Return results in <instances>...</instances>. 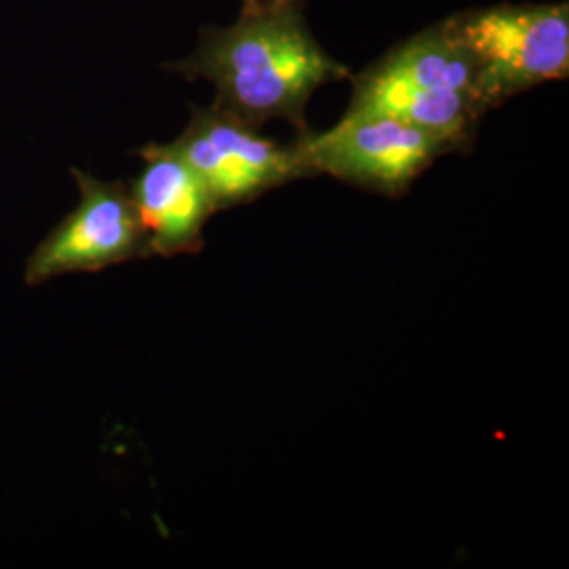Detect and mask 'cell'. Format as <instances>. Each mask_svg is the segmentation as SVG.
I'll return each instance as SVG.
<instances>
[{
	"mask_svg": "<svg viewBox=\"0 0 569 569\" xmlns=\"http://www.w3.org/2000/svg\"><path fill=\"white\" fill-rule=\"evenodd\" d=\"M441 26L475 61L489 110L538 84L568 79V2L467 9Z\"/></svg>",
	"mask_w": 569,
	"mask_h": 569,
	"instance_id": "3957f363",
	"label": "cell"
},
{
	"mask_svg": "<svg viewBox=\"0 0 569 569\" xmlns=\"http://www.w3.org/2000/svg\"><path fill=\"white\" fill-rule=\"evenodd\" d=\"M284 2H291V0H241V11L243 13L264 11V9H272V7L284 4Z\"/></svg>",
	"mask_w": 569,
	"mask_h": 569,
	"instance_id": "ba28073f",
	"label": "cell"
},
{
	"mask_svg": "<svg viewBox=\"0 0 569 569\" xmlns=\"http://www.w3.org/2000/svg\"><path fill=\"white\" fill-rule=\"evenodd\" d=\"M70 173L79 188V203L26 260L28 287L146 258V237L129 186L121 180L106 182L79 167Z\"/></svg>",
	"mask_w": 569,
	"mask_h": 569,
	"instance_id": "8992f818",
	"label": "cell"
},
{
	"mask_svg": "<svg viewBox=\"0 0 569 569\" xmlns=\"http://www.w3.org/2000/svg\"><path fill=\"white\" fill-rule=\"evenodd\" d=\"M310 176L401 197L449 148L420 127L380 112H350L331 129H306L293 140Z\"/></svg>",
	"mask_w": 569,
	"mask_h": 569,
	"instance_id": "277c9868",
	"label": "cell"
},
{
	"mask_svg": "<svg viewBox=\"0 0 569 569\" xmlns=\"http://www.w3.org/2000/svg\"><path fill=\"white\" fill-rule=\"evenodd\" d=\"M164 70L213 84V103L243 121H284L298 133L310 129L306 108L317 89L352 79V70L312 34L306 0L241 11L230 26H204L194 51Z\"/></svg>",
	"mask_w": 569,
	"mask_h": 569,
	"instance_id": "6da1fadb",
	"label": "cell"
},
{
	"mask_svg": "<svg viewBox=\"0 0 569 569\" xmlns=\"http://www.w3.org/2000/svg\"><path fill=\"white\" fill-rule=\"evenodd\" d=\"M203 180L218 211L251 203L284 183L312 178L296 143H279L216 103L190 106V121L171 142Z\"/></svg>",
	"mask_w": 569,
	"mask_h": 569,
	"instance_id": "5b68a950",
	"label": "cell"
},
{
	"mask_svg": "<svg viewBox=\"0 0 569 569\" xmlns=\"http://www.w3.org/2000/svg\"><path fill=\"white\" fill-rule=\"evenodd\" d=\"M350 112L390 114L420 127L449 152H470L489 112L479 72L441 21L352 74Z\"/></svg>",
	"mask_w": 569,
	"mask_h": 569,
	"instance_id": "7a4b0ae2",
	"label": "cell"
},
{
	"mask_svg": "<svg viewBox=\"0 0 569 569\" xmlns=\"http://www.w3.org/2000/svg\"><path fill=\"white\" fill-rule=\"evenodd\" d=\"M138 157L142 169L129 194L146 237V258L199 253L204 226L218 213L211 192L171 142L146 143Z\"/></svg>",
	"mask_w": 569,
	"mask_h": 569,
	"instance_id": "52a82bcc",
	"label": "cell"
}]
</instances>
